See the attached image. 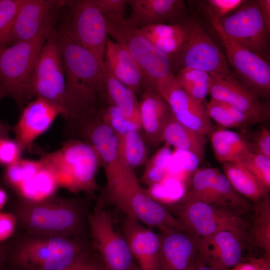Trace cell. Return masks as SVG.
<instances>
[{
    "instance_id": "34",
    "label": "cell",
    "mask_w": 270,
    "mask_h": 270,
    "mask_svg": "<svg viewBox=\"0 0 270 270\" xmlns=\"http://www.w3.org/2000/svg\"><path fill=\"white\" fill-rule=\"evenodd\" d=\"M140 130L116 136L119 156L123 162L134 170L146 162L147 150Z\"/></svg>"
},
{
    "instance_id": "29",
    "label": "cell",
    "mask_w": 270,
    "mask_h": 270,
    "mask_svg": "<svg viewBox=\"0 0 270 270\" xmlns=\"http://www.w3.org/2000/svg\"><path fill=\"white\" fill-rule=\"evenodd\" d=\"M223 174L241 196L254 202L269 196V191L244 166L236 162L222 164Z\"/></svg>"
},
{
    "instance_id": "18",
    "label": "cell",
    "mask_w": 270,
    "mask_h": 270,
    "mask_svg": "<svg viewBox=\"0 0 270 270\" xmlns=\"http://www.w3.org/2000/svg\"><path fill=\"white\" fill-rule=\"evenodd\" d=\"M158 270H192L200 238L184 230L161 232Z\"/></svg>"
},
{
    "instance_id": "46",
    "label": "cell",
    "mask_w": 270,
    "mask_h": 270,
    "mask_svg": "<svg viewBox=\"0 0 270 270\" xmlns=\"http://www.w3.org/2000/svg\"><path fill=\"white\" fill-rule=\"evenodd\" d=\"M16 223V219L14 214L0 212V242L6 240L12 235Z\"/></svg>"
},
{
    "instance_id": "52",
    "label": "cell",
    "mask_w": 270,
    "mask_h": 270,
    "mask_svg": "<svg viewBox=\"0 0 270 270\" xmlns=\"http://www.w3.org/2000/svg\"><path fill=\"white\" fill-rule=\"evenodd\" d=\"M8 196L6 192L0 188V210L2 209L6 202Z\"/></svg>"
},
{
    "instance_id": "7",
    "label": "cell",
    "mask_w": 270,
    "mask_h": 270,
    "mask_svg": "<svg viewBox=\"0 0 270 270\" xmlns=\"http://www.w3.org/2000/svg\"><path fill=\"white\" fill-rule=\"evenodd\" d=\"M172 213L186 232L200 239L222 230L245 232L250 224L227 208L200 201L182 200L172 206Z\"/></svg>"
},
{
    "instance_id": "28",
    "label": "cell",
    "mask_w": 270,
    "mask_h": 270,
    "mask_svg": "<svg viewBox=\"0 0 270 270\" xmlns=\"http://www.w3.org/2000/svg\"><path fill=\"white\" fill-rule=\"evenodd\" d=\"M56 236L35 238L21 244L11 256V260L24 270H38L51 256Z\"/></svg>"
},
{
    "instance_id": "15",
    "label": "cell",
    "mask_w": 270,
    "mask_h": 270,
    "mask_svg": "<svg viewBox=\"0 0 270 270\" xmlns=\"http://www.w3.org/2000/svg\"><path fill=\"white\" fill-rule=\"evenodd\" d=\"M210 74L211 98L228 104L258 122L268 118L269 110L260 102L258 96L240 82L232 72Z\"/></svg>"
},
{
    "instance_id": "2",
    "label": "cell",
    "mask_w": 270,
    "mask_h": 270,
    "mask_svg": "<svg viewBox=\"0 0 270 270\" xmlns=\"http://www.w3.org/2000/svg\"><path fill=\"white\" fill-rule=\"evenodd\" d=\"M106 177L108 200L126 216L161 232L185 231L170 210L142 188L134 170L126 167Z\"/></svg>"
},
{
    "instance_id": "36",
    "label": "cell",
    "mask_w": 270,
    "mask_h": 270,
    "mask_svg": "<svg viewBox=\"0 0 270 270\" xmlns=\"http://www.w3.org/2000/svg\"><path fill=\"white\" fill-rule=\"evenodd\" d=\"M178 85L190 96L206 104L209 94L210 74L206 72L190 68H182L175 74Z\"/></svg>"
},
{
    "instance_id": "42",
    "label": "cell",
    "mask_w": 270,
    "mask_h": 270,
    "mask_svg": "<svg viewBox=\"0 0 270 270\" xmlns=\"http://www.w3.org/2000/svg\"><path fill=\"white\" fill-rule=\"evenodd\" d=\"M246 0H206L200 1L202 9L210 20H220L239 9Z\"/></svg>"
},
{
    "instance_id": "14",
    "label": "cell",
    "mask_w": 270,
    "mask_h": 270,
    "mask_svg": "<svg viewBox=\"0 0 270 270\" xmlns=\"http://www.w3.org/2000/svg\"><path fill=\"white\" fill-rule=\"evenodd\" d=\"M93 244L108 270H132L136 264L128 243L117 232L110 214L98 209L88 216Z\"/></svg>"
},
{
    "instance_id": "55",
    "label": "cell",
    "mask_w": 270,
    "mask_h": 270,
    "mask_svg": "<svg viewBox=\"0 0 270 270\" xmlns=\"http://www.w3.org/2000/svg\"><path fill=\"white\" fill-rule=\"evenodd\" d=\"M100 270H108L104 265L100 266Z\"/></svg>"
},
{
    "instance_id": "41",
    "label": "cell",
    "mask_w": 270,
    "mask_h": 270,
    "mask_svg": "<svg viewBox=\"0 0 270 270\" xmlns=\"http://www.w3.org/2000/svg\"><path fill=\"white\" fill-rule=\"evenodd\" d=\"M102 120L116 134L119 136L133 130L140 128L127 119L114 106L108 104L98 111Z\"/></svg>"
},
{
    "instance_id": "50",
    "label": "cell",
    "mask_w": 270,
    "mask_h": 270,
    "mask_svg": "<svg viewBox=\"0 0 270 270\" xmlns=\"http://www.w3.org/2000/svg\"><path fill=\"white\" fill-rule=\"evenodd\" d=\"M192 270H216L208 264L200 260L198 256Z\"/></svg>"
},
{
    "instance_id": "12",
    "label": "cell",
    "mask_w": 270,
    "mask_h": 270,
    "mask_svg": "<svg viewBox=\"0 0 270 270\" xmlns=\"http://www.w3.org/2000/svg\"><path fill=\"white\" fill-rule=\"evenodd\" d=\"M182 200L219 206L240 216L252 209V204L232 188L223 173L213 168L194 172L191 188Z\"/></svg>"
},
{
    "instance_id": "11",
    "label": "cell",
    "mask_w": 270,
    "mask_h": 270,
    "mask_svg": "<svg viewBox=\"0 0 270 270\" xmlns=\"http://www.w3.org/2000/svg\"><path fill=\"white\" fill-rule=\"evenodd\" d=\"M66 6L68 13L65 22L72 38L104 62L108 39L104 16L92 0H68Z\"/></svg>"
},
{
    "instance_id": "21",
    "label": "cell",
    "mask_w": 270,
    "mask_h": 270,
    "mask_svg": "<svg viewBox=\"0 0 270 270\" xmlns=\"http://www.w3.org/2000/svg\"><path fill=\"white\" fill-rule=\"evenodd\" d=\"M122 230L134 260L140 270H158L160 234L128 216L124 220Z\"/></svg>"
},
{
    "instance_id": "23",
    "label": "cell",
    "mask_w": 270,
    "mask_h": 270,
    "mask_svg": "<svg viewBox=\"0 0 270 270\" xmlns=\"http://www.w3.org/2000/svg\"><path fill=\"white\" fill-rule=\"evenodd\" d=\"M139 109L141 129L151 143L158 144L164 128L172 114L168 105L156 88L146 86L142 89Z\"/></svg>"
},
{
    "instance_id": "37",
    "label": "cell",
    "mask_w": 270,
    "mask_h": 270,
    "mask_svg": "<svg viewBox=\"0 0 270 270\" xmlns=\"http://www.w3.org/2000/svg\"><path fill=\"white\" fill-rule=\"evenodd\" d=\"M174 156L171 146L164 144L146 162L142 178V182L149 186L162 182Z\"/></svg>"
},
{
    "instance_id": "20",
    "label": "cell",
    "mask_w": 270,
    "mask_h": 270,
    "mask_svg": "<svg viewBox=\"0 0 270 270\" xmlns=\"http://www.w3.org/2000/svg\"><path fill=\"white\" fill-rule=\"evenodd\" d=\"M58 115L62 116L61 110L43 98H36L30 102L13 128L15 140L22 150L47 130Z\"/></svg>"
},
{
    "instance_id": "49",
    "label": "cell",
    "mask_w": 270,
    "mask_h": 270,
    "mask_svg": "<svg viewBox=\"0 0 270 270\" xmlns=\"http://www.w3.org/2000/svg\"><path fill=\"white\" fill-rule=\"evenodd\" d=\"M258 2L262 15L266 23L270 26V0H258Z\"/></svg>"
},
{
    "instance_id": "54",
    "label": "cell",
    "mask_w": 270,
    "mask_h": 270,
    "mask_svg": "<svg viewBox=\"0 0 270 270\" xmlns=\"http://www.w3.org/2000/svg\"><path fill=\"white\" fill-rule=\"evenodd\" d=\"M6 252L4 248L0 244V270H2V265L6 260Z\"/></svg>"
},
{
    "instance_id": "44",
    "label": "cell",
    "mask_w": 270,
    "mask_h": 270,
    "mask_svg": "<svg viewBox=\"0 0 270 270\" xmlns=\"http://www.w3.org/2000/svg\"><path fill=\"white\" fill-rule=\"evenodd\" d=\"M92 2L103 14H112L124 18L126 0H92Z\"/></svg>"
},
{
    "instance_id": "9",
    "label": "cell",
    "mask_w": 270,
    "mask_h": 270,
    "mask_svg": "<svg viewBox=\"0 0 270 270\" xmlns=\"http://www.w3.org/2000/svg\"><path fill=\"white\" fill-rule=\"evenodd\" d=\"M224 33L234 42L269 62L270 26L258 0H246L232 14L218 20Z\"/></svg>"
},
{
    "instance_id": "43",
    "label": "cell",
    "mask_w": 270,
    "mask_h": 270,
    "mask_svg": "<svg viewBox=\"0 0 270 270\" xmlns=\"http://www.w3.org/2000/svg\"><path fill=\"white\" fill-rule=\"evenodd\" d=\"M22 149L15 140H0V164L8 166L20 158Z\"/></svg>"
},
{
    "instance_id": "53",
    "label": "cell",
    "mask_w": 270,
    "mask_h": 270,
    "mask_svg": "<svg viewBox=\"0 0 270 270\" xmlns=\"http://www.w3.org/2000/svg\"><path fill=\"white\" fill-rule=\"evenodd\" d=\"M9 96L10 95L8 90L6 87L0 82V100Z\"/></svg>"
},
{
    "instance_id": "22",
    "label": "cell",
    "mask_w": 270,
    "mask_h": 270,
    "mask_svg": "<svg viewBox=\"0 0 270 270\" xmlns=\"http://www.w3.org/2000/svg\"><path fill=\"white\" fill-rule=\"evenodd\" d=\"M62 2L56 0H24L14 20L8 46L34 37Z\"/></svg>"
},
{
    "instance_id": "39",
    "label": "cell",
    "mask_w": 270,
    "mask_h": 270,
    "mask_svg": "<svg viewBox=\"0 0 270 270\" xmlns=\"http://www.w3.org/2000/svg\"><path fill=\"white\" fill-rule=\"evenodd\" d=\"M24 0H0V49L8 46L17 14Z\"/></svg>"
},
{
    "instance_id": "45",
    "label": "cell",
    "mask_w": 270,
    "mask_h": 270,
    "mask_svg": "<svg viewBox=\"0 0 270 270\" xmlns=\"http://www.w3.org/2000/svg\"><path fill=\"white\" fill-rule=\"evenodd\" d=\"M252 152L260 154L270 158V132L262 126L252 142Z\"/></svg>"
},
{
    "instance_id": "35",
    "label": "cell",
    "mask_w": 270,
    "mask_h": 270,
    "mask_svg": "<svg viewBox=\"0 0 270 270\" xmlns=\"http://www.w3.org/2000/svg\"><path fill=\"white\" fill-rule=\"evenodd\" d=\"M82 245L64 236H56L51 256L38 270H62L82 252Z\"/></svg>"
},
{
    "instance_id": "56",
    "label": "cell",
    "mask_w": 270,
    "mask_h": 270,
    "mask_svg": "<svg viewBox=\"0 0 270 270\" xmlns=\"http://www.w3.org/2000/svg\"><path fill=\"white\" fill-rule=\"evenodd\" d=\"M132 270H140L138 266L136 264Z\"/></svg>"
},
{
    "instance_id": "31",
    "label": "cell",
    "mask_w": 270,
    "mask_h": 270,
    "mask_svg": "<svg viewBox=\"0 0 270 270\" xmlns=\"http://www.w3.org/2000/svg\"><path fill=\"white\" fill-rule=\"evenodd\" d=\"M44 164L36 174L14 188L25 202H36L48 199L59 187L54 172Z\"/></svg>"
},
{
    "instance_id": "19",
    "label": "cell",
    "mask_w": 270,
    "mask_h": 270,
    "mask_svg": "<svg viewBox=\"0 0 270 270\" xmlns=\"http://www.w3.org/2000/svg\"><path fill=\"white\" fill-rule=\"evenodd\" d=\"M131 9L128 18L140 29L148 26L181 22L186 18V5L182 0H126Z\"/></svg>"
},
{
    "instance_id": "8",
    "label": "cell",
    "mask_w": 270,
    "mask_h": 270,
    "mask_svg": "<svg viewBox=\"0 0 270 270\" xmlns=\"http://www.w3.org/2000/svg\"><path fill=\"white\" fill-rule=\"evenodd\" d=\"M32 96L53 104L65 116V76L56 30L49 34L35 64L30 82Z\"/></svg>"
},
{
    "instance_id": "26",
    "label": "cell",
    "mask_w": 270,
    "mask_h": 270,
    "mask_svg": "<svg viewBox=\"0 0 270 270\" xmlns=\"http://www.w3.org/2000/svg\"><path fill=\"white\" fill-rule=\"evenodd\" d=\"M184 20L176 24L150 25L139 30L171 58L178 52L186 40L188 31Z\"/></svg>"
},
{
    "instance_id": "13",
    "label": "cell",
    "mask_w": 270,
    "mask_h": 270,
    "mask_svg": "<svg viewBox=\"0 0 270 270\" xmlns=\"http://www.w3.org/2000/svg\"><path fill=\"white\" fill-rule=\"evenodd\" d=\"M226 48V60L236 78L258 96L269 98L270 66L268 62L232 40L221 28L218 20H210Z\"/></svg>"
},
{
    "instance_id": "48",
    "label": "cell",
    "mask_w": 270,
    "mask_h": 270,
    "mask_svg": "<svg viewBox=\"0 0 270 270\" xmlns=\"http://www.w3.org/2000/svg\"><path fill=\"white\" fill-rule=\"evenodd\" d=\"M264 257L257 258L250 257L246 262H240L230 270H261Z\"/></svg>"
},
{
    "instance_id": "47",
    "label": "cell",
    "mask_w": 270,
    "mask_h": 270,
    "mask_svg": "<svg viewBox=\"0 0 270 270\" xmlns=\"http://www.w3.org/2000/svg\"><path fill=\"white\" fill-rule=\"evenodd\" d=\"M100 266L84 252L74 262L62 270H98Z\"/></svg>"
},
{
    "instance_id": "38",
    "label": "cell",
    "mask_w": 270,
    "mask_h": 270,
    "mask_svg": "<svg viewBox=\"0 0 270 270\" xmlns=\"http://www.w3.org/2000/svg\"><path fill=\"white\" fill-rule=\"evenodd\" d=\"M44 165L40 159L32 160L20 158L6 166L4 174V181L15 188L36 174Z\"/></svg>"
},
{
    "instance_id": "32",
    "label": "cell",
    "mask_w": 270,
    "mask_h": 270,
    "mask_svg": "<svg viewBox=\"0 0 270 270\" xmlns=\"http://www.w3.org/2000/svg\"><path fill=\"white\" fill-rule=\"evenodd\" d=\"M254 216L252 225V244L264 252V256H270V197L254 202Z\"/></svg>"
},
{
    "instance_id": "27",
    "label": "cell",
    "mask_w": 270,
    "mask_h": 270,
    "mask_svg": "<svg viewBox=\"0 0 270 270\" xmlns=\"http://www.w3.org/2000/svg\"><path fill=\"white\" fill-rule=\"evenodd\" d=\"M210 136L216 159L221 164L238 162L246 154L252 152L250 142L232 130L220 128L214 130Z\"/></svg>"
},
{
    "instance_id": "10",
    "label": "cell",
    "mask_w": 270,
    "mask_h": 270,
    "mask_svg": "<svg viewBox=\"0 0 270 270\" xmlns=\"http://www.w3.org/2000/svg\"><path fill=\"white\" fill-rule=\"evenodd\" d=\"M188 36L178 52L171 57L172 70L184 68L209 74L231 72L226 58L196 19L185 18Z\"/></svg>"
},
{
    "instance_id": "4",
    "label": "cell",
    "mask_w": 270,
    "mask_h": 270,
    "mask_svg": "<svg viewBox=\"0 0 270 270\" xmlns=\"http://www.w3.org/2000/svg\"><path fill=\"white\" fill-rule=\"evenodd\" d=\"M66 4V1L63 0L34 37L0 49V82L18 104H23L32 96L30 82L35 64L49 34L54 28L60 10Z\"/></svg>"
},
{
    "instance_id": "25",
    "label": "cell",
    "mask_w": 270,
    "mask_h": 270,
    "mask_svg": "<svg viewBox=\"0 0 270 270\" xmlns=\"http://www.w3.org/2000/svg\"><path fill=\"white\" fill-rule=\"evenodd\" d=\"M162 142L190 153L199 162L204 158L206 136L182 124L172 114L164 128L160 138Z\"/></svg>"
},
{
    "instance_id": "30",
    "label": "cell",
    "mask_w": 270,
    "mask_h": 270,
    "mask_svg": "<svg viewBox=\"0 0 270 270\" xmlns=\"http://www.w3.org/2000/svg\"><path fill=\"white\" fill-rule=\"evenodd\" d=\"M106 100L116 106L140 129L139 101L132 90L117 80L106 70Z\"/></svg>"
},
{
    "instance_id": "3",
    "label": "cell",
    "mask_w": 270,
    "mask_h": 270,
    "mask_svg": "<svg viewBox=\"0 0 270 270\" xmlns=\"http://www.w3.org/2000/svg\"><path fill=\"white\" fill-rule=\"evenodd\" d=\"M108 34L124 48L138 66L143 88L156 90L176 82L170 58L150 42L125 18L104 14Z\"/></svg>"
},
{
    "instance_id": "33",
    "label": "cell",
    "mask_w": 270,
    "mask_h": 270,
    "mask_svg": "<svg viewBox=\"0 0 270 270\" xmlns=\"http://www.w3.org/2000/svg\"><path fill=\"white\" fill-rule=\"evenodd\" d=\"M205 108L210 119L222 128L244 127L258 122L229 104L214 99L206 102Z\"/></svg>"
},
{
    "instance_id": "24",
    "label": "cell",
    "mask_w": 270,
    "mask_h": 270,
    "mask_svg": "<svg viewBox=\"0 0 270 270\" xmlns=\"http://www.w3.org/2000/svg\"><path fill=\"white\" fill-rule=\"evenodd\" d=\"M105 68L117 80L136 94L142 93L143 76L138 64L120 45L108 39L105 49Z\"/></svg>"
},
{
    "instance_id": "51",
    "label": "cell",
    "mask_w": 270,
    "mask_h": 270,
    "mask_svg": "<svg viewBox=\"0 0 270 270\" xmlns=\"http://www.w3.org/2000/svg\"><path fill=\"white\" fill-rule=\"evenodd\" d=\"M10 127L8 124L0 122V140L8 138Z\"/></svg>"
},
{
    "instance_id": "1",
    "label": "cell",
    "mask_w": 270,
    "mask_h": 270,
    "mask_svg": "<svg viewBox=\"0 0 270 270\" xmlns=\"http://www.w3.org/2000/svg\"><path fill=\"white\" fill-rule=\"evenodd\" d=\"M56 31L64 71V118L71 122L103 108L106 71L104 62L74 40L65 21Z\"/></svg>"
},
{
    "instance_id": "16",
    "label": "cell",
    "mask_w": 270,
    "mask_h": 270,
    "mask_svg": "<svg viewBox=\"0 0 270 270\" xmlns=\"http://www.w3.org/2000/svg\"><path fill=\"white\" fill-rule=\"evenodd\" d=\"M157 92L166 102L178 122L205 136H210L214 130L205 104L188 94L177 81Z\"/></svg>"
},
{
    "instance_id": "17",
    "label": "cell",
    "mask_w": 270,
    "mask_h": 270,
    "mask_svg": "<svg viewBox=\"0 0 270 270\" xmlns=\"http://www.w3.org/2000/svg\"><path fill=\"white\" fill-rule=\"evenodd\" d=\"M244 232L222 230L200 239L198 258L216 270H230L240 262Z\"/></svg>"
},
{
    "instance_id": "57",
    "label": "cell",
    "mask_w": 270,
    "mask_h": 270,
    "mask_svg": "<svg viewBox=\"0 0 270 270\" xmlns=\"http://www.w3.org/2000/svg\"><path fill=\"white\" fill-rule=\"evenodd\" d=\"M100 266L99 267V268H98V270H100Z\"/></svg>"
},
{
    "instance_id": "5",
    "label": "cell",
    "mask_w": 270,
    "mask_h": 270,
    "mask_svg": "<svg viewBox=\"0 0 270 270\" xmlns=\"http://www.w3.org/2000/svg\"><path fill=\"white\" fill-rule=\"evenodd\" d=\"M54 174L58 186L71 192H93L101 166L94 148L84 140L66 142L58 150L40 158Z\"/></svg>"
},
{
    "instance_id": "6",
    "label": "cell",
    "mask_w": 270,
    "mask_h": 270,
    "mask_svg": "<svg viewBox=\"0 0 270 270\" xmlns=\"http://www.w3.org/2000/svg\"><path fill=\"white\" fill-rule=\"evenodd\" d=\"M18 216L30 231L50 236L76 234L82 222L81 212L75 204L52 197L39 202H25L19 208Z\"/></svg>"
},
{
    "instance_id": "40",
    "label": "cell",
    "mask_w": 270,
    "mask_h": 270,
    "mask_svg": "<svg viewBox=\"0 0 270 270\" xmlns=\"http://www.w3.org/2000/svg\"><path fill=\"white\" fill-rule=\"evenodd\" d=\"M238 162L246 168L258 182L270 190V158L264 154L250 152Z\"/></svg>"
}]
</instances>
